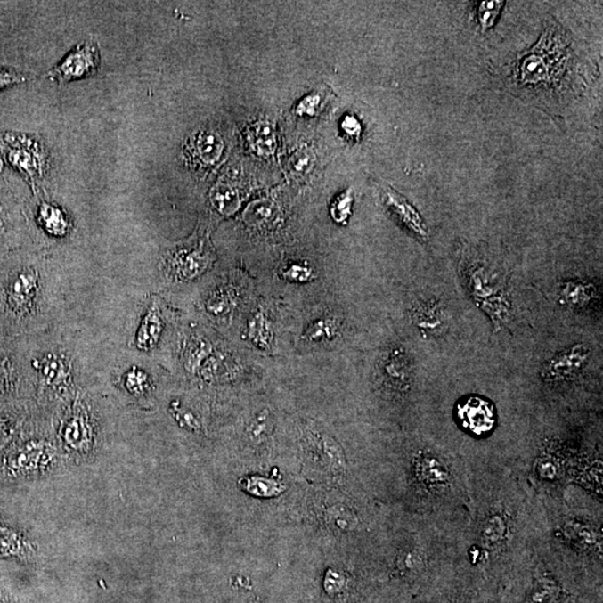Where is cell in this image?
I'll return each instance as SVG.
<instances>
[{
    "mask_svg": "<svg viewBox=\"0 0 603 603\" xmlns=\"http://www.w3.org/2000/svg\"><path fill=\"white\" fill-rule=\"evenodd\" d=\"M473 517L455 544L459 560L477 571L508 572L521 553L545 530L532 529L534 506L515 477L477 487Z\"/></svg>",
    "mask_w": 603,
    "mask_h": 603,
    "instance_id": "obj_1",
    "label": "cell"
},
{
    "mask_svg": "<svg viewBox=\"0 0 603 603\" xmlns=\"http://www.w3.org/2000/svg\"><path fill=\"white\" fill-rule=\"evenodd\" d=\"M574 63V52L566 34L556 24L544 29L538 44L515 61L514 81L531 91L560 86Z\"/></svg>",
    "mask_w": 603,
    "mask_h": 603,
    "instance_id": "obj_2",
    "label": "cell"
},
{
    "mask_svg": "<svg viewBox=\"0 0 603 603\" xmlns=\"http://www.w3.org/2000/svg\"><path fill=\"white\" fill-rule=\"evenodd\" d=\"M463 272L475 302L491 316L495 329L508 325L512 320V303L499 275L477 262L468 264Z\"/></svg>",
    "mask_w": 603,
    "mask_h": 603,
    "instance_id": "obj_3",
    "label": "cell"
},
{
    "mask_svg": "<svg viewBox=\"0 0 603 603\" xmlns=\"http://www.w3.org/2000/svg\"><path fill=\"white\" fill-rule=\"evenodd\" d=\"M0 147L7 161L35 187L43 178L47 162L42 143L32 136L5 132L0 134Z\"/></svg>",
    "mask_w": 603,
    "mask_h": 603,
    "instance_id": "obj_4",
    "label": "cell"
},
{
    "mask_svg": "<svg viewBox=\"0 0 603 603\" xmlns=\"http://www.w3.org/2000/svg\"><path fill=\"white\" fill-rule=\"evenodd\" d=\"M100 63L98 44L94 41L81 43L48 72V78L61 86L81 78L92 77L99 72Z\"/></svg>",
    "mask_w": 603,
    "mask_h": 603,
    "instance_id": "obj_5",
    "label": "cell"
},
{
    "mask_svg": "<svg viewBox=\"0 0 603 603\" xmlns=\"http://www.w3.org/2000/svg\"><path fill=\"white\" fill-rule=\"evenodd\" d=\"M422 455L424 456L421 459L420 456L416 460L418 485L427 495H431L435 499L447 497L449 493L454 491L455 486V477L451 465L433 452H424Z\"/></svg>",
    "mask_w": 603,
    "mask_h": 603,
    "instance_id": "obj_6",
    "label": "cell"
},
{
    "mask_svg": "<svg viewBox=\"0 0 603 603\" xmlns=\"http://www.w3.org/2000/svg\"><path fill=\"white\" fill-rule=\"evenodd\" d=\"M591 351L581 343L566 347L542 365L541 377L549 384L572 381L587 367Z\"/></svg>",
    "mask_w": 603,
    "mask_h": 603,
    "instance_id": "obj_7",
    "label": "cell"
},
{
    "mask_svg": "<svg viewBox=\"0 0 603 603\" xmlns=\"http://www.w3.org/2000/svg\"><path fill=\"white\" fill-rule=\"evenodd\" d=\"M61 438L69 452L87 454L94 447V430L89 412L80 400L75 402L61 427Z\"/></svg>",
    "mask_w": 603,
    "mask_h": 603,
    "instance_id": "obj_8",
    "label": "cell"
},
{
    "mask_svg": "<svg viewBox=\"0 0 603 603\" xmlns=\"http://www.w3.org/2000/svg\"><path fill=\"white\" fill-rule=\"evenodd\" d=\"M55 452L50 444L29 442L17 449L10 457L7 469L14 477H26L44 472L54 460Z\"/></svg>",
    "mask_w": 603,
    "mask_h": 603,
    "instance_id": "obj_9",
    "label": "cell"
},
{
    "mask_svg": "<svg viewBox=\"0 0 603 603\" xmlns=\"http://www.w3.org/2000/svg\"><path fill=\"white\" fill-rule=\"evenodd\" d=\"M381 200L387 209L418 240H428V228L418 210L403 195L387 183L379 184Z\"/></svg>",
    "mask_w": 603,
    "mask_h": 603,
    "instance_id": "obj_10",
    "label": "cell"
},
{
    "mask_svg": "<svg viewBox=\"0 0 603 603\" xmlns=\"http://www.w3.org/2000/svg\"><path fill=\"white\" fill-rule=\"evenodd\" d=\"M224 141L217 131L204 127L195 132L187 143V156L193 164L211 167L220 160L224 152Z\"/></svg>",
    "mask_w": 603,
    "mask_h": 603,
    "instance_id": "obj_11",
    "label": "cell"
},
{
    "mask_svg": "<svg viewBox=\"0 0 603 603\" xmlns=\"http://www.w3.org/2000/svg\"><path fill=\"white\" fill-rule=\"evenodd\" d=\"M457 416L465 429L475 435L486 434L495 425L494 407L481 397H469L460 403Z\"/></svg>",
    "mask_w": 603,
    "mask_h": 603,
    "instance_id": "obj_12",
    "label": "cell"
},
{
    "mask_svg": "<svg viewBox=\"0 0 603 603\" xmlns=\"http://www.w3.org/2000/svg\"><path fill=\"white\" fill-rule=\"evenodd\" d=\"M211 262L209 249L204 241L193 248L178 250L170 258V268L180 280H192L207 270Z\"/></svg>",
    "mask_w": 603,
    "mask_h": 603,
    "instance_id": "obj_13",
    "label": "cell"
},
{
    "mask_svg": "<svg viewBox=\"0 0 603 603\" xmlns=\"http://www.w3.org/2000/svg\"><path fill=\"white\" fill-rule=\"evenodd\" d=\"M382 377L389 388L406 393L412 382V363L411 356L403 349L391 350L381 364Z\"/></svg>",
    "mask_w": 603,
    "mask_h": 603,
    "instance_id": "obj_14",
    "label": "cell"
},
{
    "mask_svg": "<svg viewBox=\"0 0 603 603\" xmlns=\"http://www.w3.org/2000/svg\"><path fill=\"white\" fill-rule=\"evenodd\" d=\"M412 321L424 336H438L447 327L446 312L435 299H427V301L418 303L413 307Z\"/></svg>",
    "mask_w": 603,
    "mask_h": 603,
    "instance_id": "obj_15",
    "label": "cell"
},
{
    "mask_svg": "<svg viewBox=\"0 0 603 603\" xmlns=\"http://www.w3.org/2000/svg\"><path fill=\"white\" fill-rule=\"evenodd\" d=\"M38 289V274L33 270L20 272L8 289V302L17 312L29 310Z\"/></svg>",
    "mask_w": 603,
    "mask_h": 603,
    "instance_id": "obj_16",
    "label": "cell"
},
{
    "mask_svg": "<svg viewBox=\"0 0 603 603\" xmlns=\"http://www.w3.org/2000/svg\"><path fill=\"white\" fill-rule=\"evenodd\" d=\"M33 365L41 374L42 381L51 388H61L69 385L70 368L61 356L48 354L42 359L35 360Z\"/></svg>",
    "mask_w": 603,
    "mask_h": 603,
    "instance_id": "obj_17",
    "label": "cell"
},
{
    "mask_svg": "<svg viewBox=\"0 0 603 603\" xmlns=\"http://www.w3.org/2000/svg\"><path fill=\"white\" fill-rule=\"evenodd\" d=\"M162 330H164V322H162L159 307L152 305L141 321L138 333H136L135 343L138 349L141 351L155 349L160 340Z\"/></svg>",
    "mask_w": 603,
    "mask_h": 603,
    "instance_id": "obj_18",
    "label": "cell"
},
{
    "mask_svg": "<svg viewBox=\"0 0 603 603\" xmlns=\"http://www.w3.org/2000/svg\"><path fill=\"white\" fill-rule=\"evenodd\" d=\"M558 295L563 306L578 310L588 306L597 297V289L589 281H567L561 285Z\"/></svg>",
    "mask_w": 603,
    "mask_h": 603,
    "instance_id": "obj_19",
    "label": "cell"
},
{
    "mask_svg": "<svg viewBox=\"0 0 603 603\" xmlns=\"http://www.w3.org/2000/svg\"><path fill=\"white\" fill-rule=\"evenodd\" d=\"M33 553L32 544L23 534L0 523V558H26Z\"/></svg>",
    "mask_w": 603,
    "mask_h": 603,
    "instance_id": "obj_20",
    "label": "cell"
},
{
    "mask_svg": "<svg viewBox=\"0 0 603 603\" xmlns=\"http://www.w3.org/2000/svg\"><path fill=\"white\" fill-rule=\"evenodd\" d=\"M38 219L48 234L55 237L68 234L70 227L69 219L59 207L43 202L39 207Z\"/></svg>",
    "mask_w": 603,
    "mask_h": 603,
    "instance_id": "obj_21",
    "label": "cell"
},
{
    "mask_svg": "<svg viewBox=\"0 0 603 603\" xmlns=\"http://www.w3.org/2000/svg\"><path fill=\"white\" fill-rule=\"evenodd\" d=\"M249 341L261 350L270 349L273 342V330L264 312L258 311L250 316L246 327Z\"/></svg>",
    "mask_w": 603,
    "mask_h": 603,
    "instance_id": "obj_22",
    "label": "cell"
},
{
    "mask_svg": "<svg viewBox=\"0 0 603 603\" xmlns=\"http://www.w3.org/2000/svg\"><path fill=\"white\" fill-rule=\"evenodd\" d=\"M214 354L213 345L204 338H195L187 343L183 350V365L188 372L198 373L202 365Z\"/></svg>",
    "mask_w": 603,
    "mask_h": 603,
    "instance_id": "obj_23",
    "label": "cell"
},
{
    "mask_svg": "<svg viewBox=\"0 0 603 603\" xmlns=\"http://www.w3.org/2000/svg\"><path fill=\"white\" fill-rule=\"evenodd\" d=\"M249 140L258 155H272L275 151L276 134L274 126L270 122L259 121L250 126Z\"/></svg>",
    "mask_w": 603,
    "mask_h": 603,
    "instance_id": "obj_24",
    "label": "cell"
},
{
    "mask_svg": "<svg viewBox=\"0 0 603 603\" xmlns=\"http://www.w3.org/2000/svg\"><path fill=\"white\" fill-rule=\"evenodd\" d=\"M277 208L274 202L268 200L254 201L244 213L245 223L249 226H267L276 218Z\"/></svg>",
    "mask_w": 603,
    "mask_h": 603,
    "instance_id": "obj_25",
    "label": "cell"
},
{
    "mask_svg": "<svg viewBox=\"0 0 603 603\" xmlns=\"http://www.w3.org/2000/svg\"><path fill=\"white\" fill-rule=\"evenodd\" d=\"M211 204L219 213L231 215L240 207V197L237 191L227 183H218L210 195Z\"/></svg>",
    "mask_w": 603,
    "mask_h": 603,
    "instance_id": "obj_26",
    "label": "cell"
},
{
    "mask_svg": "<svg viewBox=\"0 0 603 603\" xmlns=\"http://www.w3.org/2000/svg\"><path fill=\"white\" fill-rule=\"evenodd\" d=\"M338 332V324L336 319L321 318L310 324L303 337L311 343H322L332 340Z\"/></svg>",
    "mask_w": 603,
    "mask_h": 603,
    "instance_id": "obj_27",
    "label": "cell"
},
{
    "mask_svg": "<svg viewBox=\"0 0 603 603\" xmlns=\"http://www.w3.org/2000/svg\"><path fill=\"white\" fill-rule=\"evenodd\" d=\"M328 96L327 89L314 91L309 95H306L305 99L301 100L295 111H297L298 116L314 117L324 108Z\"/></svg>",
    "mask_w": 603,
    "mask_h": 603,
    "instance_id": "obj_28",
    "label": "cell"
},
{
    "mask_svg": "<svg viewBox=\"0 0 603 603\" xmlns=\"http://www.w3.org/2000/svg\"><path fill=\"white\" fill-rule=\"evenodd\" d=\"M236 305L235 294L231 289H219L207 302V310L214 315H224Z\"/></svg>",
    "mask_w": 603,
    "mask_h": 603,
    "instance_id": "obj_29",
    "label": "cell"
},
{
    "mask_svg": "<svg viewBox=\"0 0 603 603\" xmlns=\"http://www.w3.org/2000/svg\"><path fill=\"white\" fill-rule=\"evenodd\" d=\"M354 191L347 189L333 201L330 213L334 222L340 224H346L352 214V206H354Z\"/></svg>",
    "mask_w": 603,
    "mask_h": 603,
    "instance_id": "obj_30",
    "label": "cell"
},
{
    "mask_svg": "<svg viewBox=\"0 0 603 603\" xmlns=\"http://www.w3.org/2000/svg\"><path fill=\"white\" fill-rule=\"evenodd\" d=\"M125 385L130 394L140 397L149 390L150 379L144 370L134 367L126 374Z\"/></svg>",
    "mask_w": 603,
    "mask_h": 603,
    "instance_id": "obj_31",
    "label": "cell"
},
{
    "mask_svg": "<svg viewBox=\"0 0 603 603\" xmlns=\"http://www.w3.org/2000/svg\"><path fill=\"white\" fill-rule=\"evenodd\" d=\"M504 2H482L478 6V24L482 32H486L494 26L497 17L503 10Z\"/></svg>",
    "mask_w": 603,
    "mask_h": 603,
    "instance_id": "obj_32",
    "label": "cell"
},
{
    "mask_svg": "<svg viewBox=\"0 0 603 603\" xmlns=\"http://www.w3.org/2000/svg\"><path fill=\"white\" fill-rule=\"evenodd\" d=\"M283 279L293 283H309V281L315 279V273L314 268L307 265V264L293 263L289 266L285 267L281 272Z\"/></svg>",
    "mask_w": 603,
    "mask_h": 603,
    "instance_id": "obj_33",
    "label": "cell"
},
{
    "mask_svg": "<svg viewBox=\"0 0 603 603\" xmlns=\"http://www.w3.org/2000/svg\"><path fill=\"white\" fill-rule=\"evenodd\" d=\"M314 156L310 149L302 148L294 152L290 157L289 167L292 174L297 175H306L310 173L314 166Z\"/></svg>",
    "mask_w": 603,
    "mask_h": 603,
    "instance_id": "obj_34",
    "label": "cell"
},
{
    "mask_svg": "<svg viewBox=\"0 0 603 603\" xmlns=\"http://www.w3.org/2000/svg\"><path fill=\"white\" fill-rule=\"evenodd\" d=\"M272 424L270 412L267 411L259 412L249 426L248 433L249 437L255 440V442L265 439L268 434H270Z\"/></svg>",
    "mask_w": 603,
    "mask_h": 603,
    "instance_id": "obj_35",
    "label": "cell"
},
{
    "mask_svg": "<svg viewBox=\"0 0 603 603\" xmlns=\"http://www.w3.org/2000/svg\"><path fill=\"white\" fill-rule=\"evenodd\" d=\"M170 412H173L175 420L183 428L191 431H198L201 428L200 421L198 420V418L191 412H189L188 409L180 406L178 402L171 403Z\"/></svg>",
    "mask_w": 603,
    "mask_h": 603,
    "instance_id": "obj_36",
    "label": "cell"
},
{
    "mask_svg": "<svg viewBox=\"0 0 603 603\" xmlns=\"http://www.w3.org/2000/svg\"><path fill=\"white\" fill-rule=\"evenodd\" d=\"M12 380V364L6 359H0V395H5L11 389Z\"/></svg>",
    "mask_w": 603,
    "mask_h": 603,
    "instance_id": "obj_37",
    "label": "cell"
},
{
    "mask_svg": "<svg viewBox=\"0 0 603 603\" xmlns=\"http://www.w3.org/2000/svg\"><path fill=\"white\" fill-rule=\"evenodd\" d=\"M25 82V77L12 70L0 69V90L7 89V87L20 85Z\"/></svg>",
    "mask_w": 603,
    "mask_h": 603,
    "instance_id": "obj_38",
    "label": "cell"
},
{
    "mask_svg": "<svg viewBox=\"0 0 603 603\" xmlns=\"http://www.w3.org/2000/svg\"><path fill=\"white\" fill-rule=\"evenodd\" d=\"M342 130L345 132L346 136H349L351 139H358L361 134V125L358 121V118L346 116L343 118L342 121Z\"/></svg>",
    "mask_w": 603,
    "mask_h": 603,
    "instance_id": "obj_39",
    "label": "cell"
},
{
    "mask_svg": "<svg viewBox=\"0 0 603 603\" xmlns=\"http://www.w3.org/2000/svg\"><path fill=\"white\" fill-rule=\"evenodd\" d=\"M15 428L14 425L10 421H0V451L5 448L14 437Z\"/></svg>",
    "mask_w": 603,
    "mask_h": 603,
    "instance_id": "obj_40",
    "label": "cell"
},
{
    "mask_svg": "<svg viewBox=\"0 0 603 603\" xmlns=\"http://www.w3.org/2000/svg\"><path fill=\"white\" fill-rule=\"evenodd\" d=\"M2 169H3V160L2 158H0V173H2Z\"/></svg>",
    "mask_w": 603,
    "mask_h": 603,
    "instance_id": "obj_41",
    "label": "cell"
},
{
    "mask_svg": "<svg viewBox=\"0 0 603 603\" xmlns=\"http://www.w3.org/2000/svg\"><path fill=\"white\" fill-rule=\"evenodd\" d=\"M0 603H8V602H5V601H2V600H0Z\"/></svg>",
    "mask_w": 603,
    "mask_h": 603,
    "instance_id": "obj_42",
    "label": "cell"
},
{
    "mask_svg": "<svg viewBox=\"0 0 603 603\" xmlns=\"http://www.w3.org/2000/svg\"><path fill=\"white\" fill-rule=\"evenodd\" d=\"M0 228H2V222H0Z\"/></svg>",
    "mask_w": 603,
    "mask_h": 603,
    "instance_id": "obj_43",
    "label": "cell"
}]
</instances>
